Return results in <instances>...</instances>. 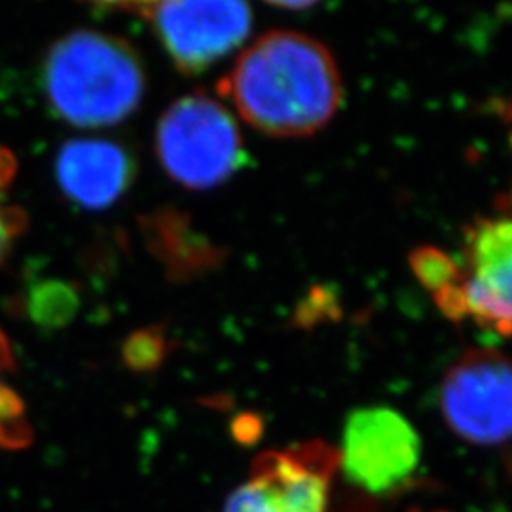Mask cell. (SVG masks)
Returning <instances> with one entry per match:
<instances>
[{"label": "cell", "instance_id": "obj_1", "mask_svg": "<svg viewBox=\"0 0 512 512\" xmlns=\"http://www.w3.org/2000/svg\"><path fill=\"white\" fill-rule=\"evenodd\" d=\"M219 93L249 126L279 139L321 131L344 97L329 48L296 31L256 38L220 80Z\"/></svg>", "mask_w": 512, "mask_h": 512}, {"label": "cell", "instance_id": "obj_2", "mask_svg": "<svg viewBox=\"0 0 512 512\" xmlns=\"http://www.w3.org/2000/svg\"><path fill=\"white\" fill-rule=\"evenodd\" d=\"M42 92L55 116L76 128H109L139 109L147 76L122 38L76 31L59 38L42 63Z\"/></svg>", "mask_w": 512, "mask_h": 512}, {"label": "cell", "instance_id": "obj_3", "mask_svg": "<svg viewBox=\"0 0 512 512\" xmlns=\"http://www.w3.org/2000/svg\"><path fill=\"white\" fill-rule=\"evenodd\" d=\"M410 264L446 317L512 336V219L475 220L459 258L418 249Z\"/></svg>", "mask_w": 512, "mask_h": 512}, {"label": "cell", "instance_id": "obj_4", "mask_svg": "<svg viewBox=\"0 0 512 512\" xmlns=\"http://www.w3.org/2000/svg\"><path fill=\"white\" fill-rule=\"evenodd\" d=\"M156 154L165 173L192 190L226 183L247 162L236 120L205 93H190L165 110Z\"/></svg>", "mask_w": 512, "mask_h": 512}, {"label": "cell", "instance_id": "obj_5", "mask_svg": "<svg viewBox=\"0 0 512 512\" xmlns=\"http://www.w3.org/2000/svg\"><path fill=\"white\" fill-rule=\"evenodd\" d=\"M340 454L310 440L256 456L249 478L228 497L224 512H330Z\"/></svg>", "mask_w": 512, "mask_h": 512}, {"label": "cell", "instance_id": "obj_6", "mask_svg": "<svg viewBox=\"0 0 512 512\" xmlns=\"http://www.w3.org/2000/svg\"><path fill=\"white\" fill-rule=\"evenodd\" d=\"M440 412L448 429L475 446L512 440V357L471 349L444 374Z\"/></svg>", "mask_w": 512, "mask_h": 512}, {"label": "cell", "instance_id": "obj_7", "mask_svg": "<svg viewBox=\"0 0 512 512\" xmlns=\"http://www.w3.org/2000/svg\"><path fill=\"white\" fill-rule=\"evenodd\" d=\"M340 471L368 494L399 490L420 467L421 440L414 425L389 406H365L344 427Z\"/></svg>", "mask_w": 512, "mask_h": 512}, {"label": "cell", "instance_id": "obj_8", "mask_svg": "<svg viewBox=\"0 0 512 512\" xmlns=\"http://www.w3.org/2000/svg\"><path fill=\"white\" fill-rule=\"evenodd\" d=\"M148 18L160 44L184 74H198L249 37L253 12L247 0H162Z\"/></svg>", "mask_w": 512, "mask_h": 512}, {"label": "cell", "instance_id": "obj_9", "mask_svg": "<svg viewBox=\"0 0 512 512\" xmlns=\"http://www.w3.org/2000/svg\"><path fill=\"white\" fill-rule=\"evenodd\" d=\"M135 162L128 148L105 139L69 141L57 152L55 179L71 202L105 209L133 183Z\"/></svg>", "mask_w": 512, "mask_h": 512}, {"label": "cell", "instance_id": "obj_10", "mask_svg": "<svg viewBox=\"0 0 512 512\" xmlns=\"http://www.w3.org/2000/svg\"><path fill=\"white\" fill-rule=\"evenodd\" d=\"M152 245L175 272H194L219 258V251L190 228V220L177 211H162L148 219Z\"/></svg>", "mask_w": 512, "mask_h": 512}, {"label": "cell", "instance_id": "obj_11", "mask_svg": "<svg viewBox=\"0 0 512 512\" xmlns=\"http://www.w3.org/2000/svg\"><path fill=\"white\" fill-rule=\"evenodd\" d=\"M14 355L6 334L0 330V446L23 448L33 439L25 406L10 384Z\"/></svg>", "mask_w": 512, "mask_h": 512}, {"label": "cell", "instance_id": "obj_12", "mask_svg": "<svg viewBox=\"0 0 512 512\" xmlns=\"http://www.w3.org/2000/svg\"><path fill=\"white\" fill-rule=\"evenodd\" d=\"M16 173V160L14 156L0 148V262L6 258L10 247L14 245V241L19 234L23 232L25 226V215L23 211L6 202V190L14 179Z\"/></svg>", "mask_w": 512, "mask_h": 512}, {"label": "cell", "instance_id": "obj_13", "mask_svg": "<svg viewBox=\"0 0 512 512\" xmlns=\"http://www.w3.org/2000/svg\"><path fill=\"white\" fill-rule=\"evenodd\" d=\"M84 2L103 6V8H118V10H131V12L147 14L162 0H84Z\"/></svg>", "mask_w": 512, "mask_h": 512}, {"label": "cell", "instance_id": "obj_14", "mask_svg": "<svg viewBox=\"0 0 512 512\" xmlns=\"http://www.w3.org/2000/svg\"><path fill=\"white\" fill-rule=\"evenodd\" d=\"M268 4L277 6V8H287V10H304L315 6L319 0H266Z\"/></svg>", "mask_w": 512, "mask_h": 512}, {"label": "cell", "instance_id": "obj_15", "mask_svg": "<svg viewBox=\"0 0 512 512\" xmlns=\"http://www.w3.org/2000/svg\"><path fill=\"white\" fill-rule=\"evenodd\" d=\"M511 147H512V131H511Z\"/></svg>", "mask_w": 512, "mask_h": 512}]
</instances>
